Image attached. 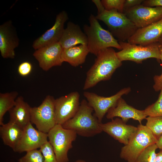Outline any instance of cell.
Here are the masks:
<instances>
[{"label":"cell","instance_id":"obj_6","mask_svg":"<svg viewBox=\"0 0 162 162\" xmlns=\"http://www.w3.org/2000/svg\"><path fill=\"white\" fill-rule=\"evenodd\" d=\"M47 134L49 142L52 147L58 162H68V153L76 139V133L57 124Z\"/></svg>","mask_w":162,"mask_h":162},{"label":"cell","instance_id":"obj_31","mask_svg":"<svg viewBox=\"0 0 162 162\" xmlns=\"http://www.w3.org/2000/svg\"><path fill=\"white\" fill-rule=\"evenodd\" d=\"M159 47L160 52V60L162 64V46L159 44ZM154 84L153 88L156 92L160 91L162 89V71L160 75H155L153 77Z\"/></svg>","mask_w":162,"mask_h":162},{"label":"cell","instance_id":"obj_1","mask_svg":"<svg viewBox=\"0 0 162 162\" xmlns=\"http://www.w3.org/2000/svg\"><path fill=\"white\" fill-rule=\"evenodd\" d=\"M96 56L94 63L86 73L84 90L94 87L100 82L109 80L122 64L112 47L101 50Z\"/></svg>","mask_w":162,"mask_h":162},{"label":"cell","instance_id":"obj_19","mask_svg":"<svg viewBox=\"0 0 162 162\" xmlns=\"http://www.w3.org/2000/svg\"><path fill=\"white\" fill-rule=\"evenodd\" d=\"M87 37L80 26L71 22H68L58 42L63 49L78 44L87 45Z\"/></svg>","mask_w":162,"mask_h":162},{"label":"cell","instance_id":"obj_7","mask_svg":"<svg viewBox=\"0 0 162 162\" xmlns=\"http://www.w3.org/2000/svg\"><path fill=\"white\" fill-rule=\"evenodd\" d=\"M122 50L116 52V55L122 62L130 61L137 64L148 58H154L159 62L160 52L158 42L146 46L130 44L125 41H118Z\"/></svg>","mask_w":162,"mask_h":162},{"label":"cell","instance_id":"obj_13","mask_svg":"<svg viewBox=\"0 0 162 162\" xmlns=\"http://www.w3.org/2000/svg\"><path fill=\"white\" fill-rule=\"evenodd\" d=\"M48 134L36 129L30 122L23 129L14 152L21 153L40 148L48 141Z\"/></svg>","mask_w":162,"mask_h":162},{"label":"cell","instance_id":"obj_17","mask_svg":"<svg viewBox=\"0 0 162 162\" xmlns=\"http://www.w3.org/2000/svg\"><path fill=\"white\" fill-rule=\"evenodd\" d=\"M162 35V18L146 26L138 28L127 41L132 44L146 46L158 42Z\"/></svg>","mask_w":162,"mask_h":162},{"label":"cell","instance_id":"obj_15","mask_svg":"<svg viewBox=\"0 0 162 162\" xmlns=\"http://www.w3.org/2000/svg\"><path fill=\"white\" fill-rule=\"evenodd\" d=\"M100 125L102 131L124 145L128 143L137 129V127L127 124L119 118L105 123L101 122Z\"/></svg>","mask_w":162,"mask_h":162},{"label":"cell","instance_id":"obj_8","mask_svg":"<svg viewBox=\"0 0 162 162\" xmlns=\"http://www.w3.org/2000/svg\"><path fill=\"white\" fill-rule=\"evenodd\" d=\"M54 97L47 95L37 107L31 108L30 121L38 130L47 134L56 124Z\"/></svg>","mask_w":162,"mask_h":162},{"label":"cell","instance_id":"obj_16","mask_svg":"<svg viewBox=\"0 0 162 162\" xmlns=\"http://www.w3.org/2000/svg\"><path fill=\"white\" fill-rule=\"evenodd\" d=\"M68 19V14L65 11L58 13L52 26L33 42L32 46L34 49L36 50L44 46L58 42L64 29V24Z\"/></svg>","mask_w":162,"mask_h":162},{"label":"cell","instance_id":"obj_23","mask_svg":"<svg viewBox=\"0 0 162 162\" xmlns=\"http://www.w3.org/2000/svg\"><path fill=\"white\" fill-rule=\"evenodd\" d=\"M18 93L16 91L0 93V125H2L5 113L15 105Z\"/></svg>","mask_w":162,"mask_h":162},{"label":"cell","instance_id":"obj_35","mask_svg":"<svg viewBox=\"0 0 162 162\" xmlns=\"http://www.w3.org/2000/svg\"><path fill=\"white\" fill-rule=\"evenodd\" d=\"M156 144L158 148L162 150V135L158 139Z\"/></svg>","mask_w":162,"mask_h":162},{"label":"cell","instance_id":"obj_29","mask_svg":"<svg viewBox=\"0 0 162 162\" xmlns=\"http://www.w3.org/2000/svg\"><path fill=\"white\" fill-rule=\"evenodd\" d=\"M101 1L106 10H115L121 13H124L125 0H102Z\"/></svg>","mask_w":162,"mask_h":162},{"label":"cell","instance_id":"obj_4","mask_svg":"<svg viewBox=\"0 0 162 162\" xmlns=\"http://www.w3.org/2000/svg\"><path fill=\"white\" fill-rule=\"evenodd\" d=\"M88 20L89 25H84L83 29L87 38V46L89 52L97 56L101 50L107 48L122 50L118 40L108 30L101 27L95 16L91 14Z\"/></svg>","mask_w":162,"mask_h":162},{"label":"cell","instance_id":"obj_28","mask_svg":"<svg viewBox=\"0 0 162 162\" xmlns=\"http://www.w3.org/2000/svg\"><path fill=\"white\" fill-rule=\"evenodd\" d=\"M44 158V162H58L52 146L49 141L43 145L39 149Z\"/></svg>","mask_w":162,"mask_h":162},{"label":"cell","instance_id":"obj_36","mask_svg":"<svg viewBox=\"0 0 162 162\" xmlns=\"http://www.w3.org/2000/svg\"><path fill=\"white\" fill-rule=\"evenodd\" d=\"M158 42L160 45L162 46V35L159 38Z\"/></svg>","mask_w":162,"mask_h":162},{"label":"cell","instance_id":"obj_3","mask_svg":"<svg viewBox=\"0 0 162 162\" xmlns=\"http://www.w3.org/2000/svg\"><path fill=\"white\" fill-rule=\"evenodd\" d=\"M95 16L106 25L108 31L118 41H128L138 29L124 13L116 10H107L103 7L98 9Z\"/></svg>","mask_w":162,"mask_h":162},{"label":"cell","instance_id":"obj_27","mask_svg":"<svg viewBox=\"0 0 162 162\" xmlns=\"http://www.w3.org/2000/svg\"><path fill=\"white\" fill-rule=\"evenodd\" d=\"M19 162H44V158L40 150L37 149L26 152V154L18 160Z\"/></svg>","mask_w":162,"mask_h":162},{"label":"cell","instance_id":"obj_2","mask_svg":"<svg viewBox=\"0 0 162 162\" xmlns=\"http://www.w3.org/2000/svg\"><path fill=\"white\" fill-rule=\"evenodd\" d=\"M93 111L87 100H82L74 116L62 125L65 129L74 131L80 136L93 137L102 132L101 122L94 114L93 115Z\"/></svg>","mask_w":162,"mask_h":162},{"label":"cell","instance_id":"obj_25","mask_svg":"<svg viewBox=\"0 0 162 162\" xmlns=\"http://www.w3.org/2000/svg\"><path fill=\"white\" fill-rule=\"evenodd\" d=\"M144 110L147 116H162V89L160 90L157 101L148 106Z\"/></svg>","mask_w":162,"mask_h":162},{"label":"cell","instance_id":"obj_10","mask_svg":"<svg viewBox=\"0 0 162 162\" xmlns=\"http://www.w3.org/2000/svg\"><path fill=\"white\" fill-rule=\"evenodd\" d=\"M124 13L138 28H140L161 19L162 7H150L141 4L125 10Z\"/></svg>","mask_w":162,"mask_h":162},{"label":"cell","instance_id":"obj_30","mask_svg":"<svg viewBox=\"0 0 162 162\" xmlns=\"http://www.w3.org/2000/svg\"><path fill=\"white\" fill-rule=\"evenodd\" d=\"M32 65L28 62H24L21 63L18 68V71L21 76H26L28 75L32 70Z\"/></svg>","mask_w":162,"mask_h":162},{"label":"cell","instance_id":"obj_14","mask_svg":"<svg viewBox=\"0 0 162 162\" xmlns=\"http://www.w3.org/2000/svg\"><path fill=\"white\" fill-rule=\"evenodd\" d=\"M19 44L16 28L11 20L4 22L0 26V52L5 58H14V49Z\"/></svg>","mask_w":162,"mask_h":162},{"label":"cell","instance_id":"obj_21","mask_svg":"<svg viewBox=\"0 0 162 162\" xmlns=\"http://www.w3.org/2000/svg\"><path fill=\"white\" fill-rule=\"evenodd\" d=\"M89 53L87 45H80L63 49L62 59L72 66L76 67L85 62L86 57Z\"/></svg>","mask_w":162,"mask_h":162},{"label":"cell","instance_id":"obj_26","mask_svg":"<svg viewBox=\"0 0 162 162\" xmlns=\"http://www.w3.org/2000/svg\"><path fill=\"white\" fill-rule=\"evenodd\" d=\"M158 148L156 144L149 146L140 154L136 162H154Z\"/></svg>","mask_w":162,"mask_h":162},{"label":"cell","instance_id":"obj_32","mask_svg":"<svg viewBox=\"0 0 162 162\" xmlns=\"http://www.w3.org/2000/svg\"><path fill=\"white\" fill-rule=\"evenodd\" d=\"M141 4L143 6L150 7H162V0H144Z\"/></svg>","mask_w":162,"mask_h":162},{"label":"cell","instance_id":"obj_12","mask_svg":"<svg viewBox=\"0 0 162 162\" xmlns=\"http://www.w3.org/2000/svg\"><path fill=\"white\" fill-rule=\"evenodd\" d=\"M63 50L58 42L35 50L33 56L38 61L40 67L43 70L47 71L53 67L62 65Z\"/></svg>","mask_w":162,"mask_h":162},{"label":"cell","instance_id":"obj_22","mask_svg":"<svg viewBox=\"0 0 162 162\" xmlns=\"http://www.w3.org/2000/svg\"><path fill=\"white\" fill-rule=\"evenodd\" d=\"M23 131L22 129L9 122L0 127V135L4 144L14 150L18 143Z\"/></svg>","mask_w":162,"mask_h":162},{"label":"cell","instance_id":"obj_9","mask_svg":"<svg viewBox=\"0 0 162 162\" xmlns=\"http://www.w3.org/2000/svg\"><path fill=\"white\" fill-rule=\"evenodd\" d=\"M131 91L130 88H124L115 94L109 97L100 96L92 92L85 91L83 95L94 111V115L100 122L108 110L115 106L119 99L124 94H127Z\"/></svg>","mask_w":162,"mask_h":162},{"label":"cell","instance_id":"obj_20","mask_svg":"<svg viewBox=\"0 0 162 162\" xmlns=\"http://www.w3.org/2000/svg\"><path fill=\"white\" fill-rule=\"evenodd\" d=\"M31 108L24 101L22 97H17L15 105L8 111L10 115L9 122L23 129L31 122Z\"/></svg>","mask_w":162,"mask_h":162},{"label":"cell","instance_id":"obj_11","mask_svg":"<svg viewBox=\"0 0 162 162\" xmlns=\"http://www.w3.org/2000/svg\"><path fill=\"white\" fill-rule=\"evenodd\" d=\"M80 98L79 93L74 92L55 99L56 124L62 125L74 116L80 106Z\"/></svg>","mask_w":162,"mask_h":162},{"label":"cell","instance_id":"obj_37","mask_svg":"<svg viewBox=\"0 0 162 162\" xmlns=\"http://www.w3.org/2000/svg\"><path fill=\"white\" fill-rule=\"evenodd\" d=\"M74 162H86V161L82 159H78L76 160Z\"/></svg>","mask_w":162,"mask_h":162},{"label":"cell","instance_id":"obj_24","mask_svg":"<svg viewBox=\"0 0 162 162\" xmlns=\"http://www.w3.org/2000/svg\"><path fill=\"white\" fill-rule=\"evenodd\" d=\"M146 126L158 139L162 135V116H148L146 118Z\"/></svg>","mask_w":162,"mask_h":162},{"label":"cell","instance_id":"obj_34","mask_svg":"<svg viewBox=\"0 0 162 162\" xmlns=\"http://www.w3.org/2000/svg\"><path fill=\"white\" fill-rule=\"evenodd\" d=\"M154 162H162V150L156 154Z\"/></svg>","mask_w":162,"mask_h":162},{"label":"cell","instance_id":"obj_33","mask_svg":"<svg viewBox=\"0 0 162 162\" xmlns=\"http://www.w3.org/2000/svg\"><path fill=\"white\" fill-rule=\"evenodd\" d=\"M144 0H125L124 4V10L141 4Z\"/></svg>","mask_w":162,"mask_h":162},{"label":"cell","instance_id":"obj_5","mask_svg":"<svg viewBox=\"0 0 162 162\" xmlns=\"http://www.w3.org/2000/svg\"><path fill=\"white\" fill-rule=\"evenodd\" d=\"M157 141L146 125L140 124L128 143L122 148L120 157L127 162H136L140 154L149 146L156 144Z\"/></svg>","mask_w":162,"mask_h":162},{"label":"cell","instance_id":"obj_18","mask_svg":"<svg viewBox=\"0 0 162 162\" xmlns=\"http://www.w3.org/2000/svg\"><path fill=\"white\" fill-rule=\"evenodd\" d=\"M147 117L144 110H139L128 105L122 97L118 100L115 106L108 110L106 115L108 119H112L114 117H120L126 123L129 119L132 118L138 121L140 124Z\"/></svg>","mask_w":162,"mask_h":162}]
</instances>
